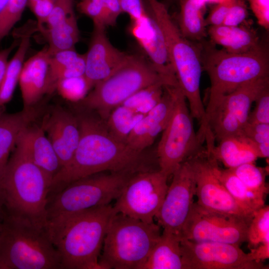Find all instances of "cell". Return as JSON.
I'll return each mask as SVG.
<instances>
[{
    "label": "cell",
    "mask_w": 269,
    "mask_h": 269,
    "mask_svg": "<svg viewBox=\"0 0 269 269\" xmlns=\"http://www.w3.org/2000/svg\"><path fill=\"white\" fill-rule=\"evenodd\" d=\"M77 117L80 132L78 144L70 161L53 178L50 191L105 171L131 174L134 171L142 152L115 138L102 119L88 115Z\"/></svg>",
    "instance_id": "cell-1"
},
{
    "label": "cell",
    "mask_w": 269,
    "mask_h": 269,
    "mask_svg": "<svg viewBox=\"0 0 269 269\" xmlns=\"http://www.w3.org/2000/svg\"><path fill=\"white\" fill-rule=\"evenodd\" d=\"M150 14L163 34L168 56L179 87L193 119L203 124L205 108L200 93L202 57L200 50L181 34L166 6L158 0H147Z\"/></svg>",
    "instance_id": "cell-5"
},
{
    "label": "cell",
    "mask_w": 269,
    "mask_h": 269,
    "mask_svg": "<svg viewBox=\"0 0 269 269\" xmlns=\"http://www.w3.org/2000/svg\"><path fill=\"white\" fill-rule=\"evenodd\" d=\"M75 49L60 51L49 55V72L51 73L72 64L80 56Z\"/></svg>",
    "instance_id": "cell-42"
},
{
    "label": "cell",
    "mask_w": 269,
    "mask_h": 269,
    "mask_svg": "<svg viewBox=\"0 0 269 269\" xmlns=\"http://www.w3.org/2000/svg\"><path fill=\"white\" fill-rule=\"evenodd\" d=\"M99 173L74 181L61 189L48 203L47 220L110 204L119 197L131 174Z\"/></svg>",
    "instance_id": "cell-9"
},
{
    "label": "cell",
    "mask_w": 269,
    "mask_h": 269,
    "mask_svg": "<svg viewBox=\"0 0 269 269\" xmlns=\"http://www.w3.org/2000/svg\"><path fill=\"white\" fill-rule=\"evenodd\" d=\"M248 254L253 261L263 263V261L269 258V242L261 244L251 248V251Z\"/></svg>",
    "instance_id": "cell-49"
},
{
    "label": "cell",
    "mask_w": 269,
    "mask_h": 269,
    "mask_svg": "<svg viewBox=\"0 0 269 269\" xmlns=\"http://www.w3.org/2000/svg\"><path fill=\"white\" fill-rule=\"evenodd\" d=\"M105 28L94 26L88 50L85 53L84 76L92 88L110 76L128 55L112 44Z\"/></svg>",
    "instance_id": "cell-16"
},
{
    "label": "cell",
    "mask_w": 269,
    "mask_h": 269,
    "mask_svg": "<svg viewBox=\"0 0 269 269\" xmlns=\"http://www.w3.org/2000/svg\"><path fill=\"white\" fill-rule=\"evenodd\" d=\"M74 11L73 0H55L53 8L40 30L43 33L65 21Z\"/></svg>",
    "instance_id": "cell-39"
},
{
    "label": "cell",
    "mask_w": 269,
    "mask_h": 269,
    "mask_svg": "<svg viewBox=\"0 0 269 269\" xmlns=\"http://www.w3.org/2000/svg\"><path fill=\"white\" fill-rule=\"evenodd\" d=\"M171 183L155 218L163 231L180 237L194 203L196 183L188 161L182 162L172 174Z\"/></svg>",
    "instance_id": "cell-15"
},
{
    "label": "cell",
    "mask_w": 269,
    "mask_h": 269,
    "mask_svg": "<svg viewBox=\"0 0 269 269\" xmlns=\"http://www.w3.org/2000/svg\"><path fill=\"white\" fill-rule=\"evenodd\" d=\"M144 115L121 105L114 108L104 122L115 138L126 143L129 134Z\"/></svg>",
    "instance_id": "cell-31"
},
{
    "label": "cell",
    "mask_w": 269,
    "mask_h": 269,
    "mask_svg": "<svg viewBox=\"0 0 269 269\" xmlns=\"http://www.w3.org/2000/svg\"><path fill=\"white\" fill-rule=\"evenodd\" d=\"M48 42L49 54L74 49L79 39V31L75 13L55 27L43 33Z\"/></svg>",
    "instance_id": "cell-30"
},
{
    "label": "cell",
    "mask_w": 269,
    "mask_h": 269,
    "mask_svg": "<svg viewBox=\"0 0 269 269\" xmlns=\"http://www.w3.org/2000/svg\"><path fill=\"white\" fill-rule=\"evenodd\" d=\"M122 12L119 0H106L104 10L105 26H114Z\"/></svg>",
    "instance_id": "cell-48"
},
{
    "label": "cell",
    "mask_w": 269,
    "mask_h": 269,
    "mask_svg": "<svg viewBox=\"0 0 269 269\" xmlns=\"http://www.w3.org/2000/svg\"><path fill=\"white\" fill-rule=\"evenodd\" d=\"M26 133L32 160L52 181L62 168L55 149L42 127H29Z\"/></svg>",
    "instance_id": "cell-26"
},
{
    "label": "cell",
    "mask_w": 269,
    "mask_h": 269,
    "mask_svg": "<svg viewBox=\"0 0 269 269\" xmlns=\"http://www.w3.org/2000/svg\"><path fill=\"white\" fill-rule=\"evenodd\" d=\"M173 106L169 86H165L159 103L145 114L129 134L126 143L134 149L142 152L151 145L164 130L170 118Z\"/></svg>",
    "instance_id": "cell-19"
},
{
    "label": "cell",
    "mask_w": 269,
    "mask_h": 269,
    "mask_svg": "<svg viewBox=\"0 0 269 269\" xmlns=\"http://www.w3.org/2000/svg\"><path fill=\"white\" fill-rule=\"evenodd\" d=\"M122 12L128 14L131 21L141 18L147 13L142 0H119Z\"/></svg>",
    "instance_id": "cell-46"
},
{
    "label": "cell",
    "mask_w": 269,
    "mask_h": 269,
    "mask_svg": "<svg viewBox=\"0 0 269 269\" xmlns=\"http://www.w3.org/2000/svg\"><path fill=\"white\" fill-rule=\"evenodd\" d=\"M178 86L176 79L163 76L149 61L137 54L127 56L107 78L96 84L81 102L105 121L111 112L139 90L155 83Z\"/></svg>",
    "instance_id": "cell-7"
},
{
    "label": "cell",
    "mask_w": 269,
    "mask_h": 269,
    "mask_svg": "<svg viewBox=\"0 0 269 269\" xmlns=\"http://www.w3.org/2000/svg\"><path fill=\"white\" fill-rule=\"evenodd\" d=\"M184 269H264L240 246L221 242H196L181 238Z\"/></svg>",
    "instance_id": "cell-14"
},
{
    "label": "cell",
    "mask_w": 269,
    "mask_h": 269,
    "mask_svg": "<svg viewBox=\"0 0 269 269\" xmlns=\"http://www.w3.org/2000/svg\"><path fill=\"white\" fill-rule=\"evenodd\" d=\"M255 107L250 112L247 123L269 124V85L256 98Z\"/></svg>",
    "instance_id": "cell-40"
},
{
    "label": "cell",
    "mask_w": 269,
    "mask_h": 269,
    "mask_svg": "<svg viewBox=\"0 0 269 269\" xmlns=\"http://www.w3.org/2000/svg\"><path fill=\"white\" fill-rule=\"evenodd\" d=\"M30 35L24 34L21 38L18 47L12 58L8 61L5 73L0 87V107L11 99L24 62L26 53L30 46Z\"/></svg>",
    "instance_id": "cell-29"
},
{
    "label": "cell",
    "mask_w": 269,
    "mask_h": 269,
    "mask_svg": "<svg viewBox=\"0 0 269 269\" xmlns=\"http://www.w3.org/2000/svg\"><path fill=\"white\" fill-rule=\"evenodd\" d=\"M142 269H184L180 237L163 231Z\"/></svg>",
    "instance_id": "cell-24"
},
{
    "label": "cell",
    "mask_w": 269,
    "mask_h": 269,
    "mask_svg": "<svg viewBox=\"0 0 269 269\" xmlns=\"http://www.w3.org/2000/svg\"><path fill=\"white\" fill-rule=\"evenodd\" d=\"M258 24L269 29V0H247Z\"/></svg>",
    "instance_id": "cell-45"
},
{
    "label": "cell",
    "mask_w": 269,
    "mask_h": 269,
    "mask_svg": "<svg viewBox=\"0 0 269 269\" xmlns=\"http://www.w3.org/2000/svg\"><path fill=\"white\" fill-rule=\"evenodd\" d=\"M247 241L251 248L269 242V205H264L255 212L248 227Z\"/></svg>",
    "instance_id": "cell-34"
},
{
    "label": "cell",
    "mask_w": 269,
    "mask_h": 269,
    "mask_svg": "<svg viewBox=\"0 0 269 269\" xmlns=\"http://www.w3.org/2000/svg\"><path fill=\"white\" fill-rule=\"evenodd\" d=\"M186 160L195 181L196 203L198 205L206 210L251 221L253 215L243 209L222 184L214 169L216 160L205 149L201 148Z\"/></svg>",
    "instance_id": "cell-12"
},
{
    "label": "cell",
    "mask_w": 269,
    "mask_h": 269,
    "mask_svg": "<svg viewBox=\"0 0 269 269\" xmlns=\"http://www.w3.org/2000/svg\"><path fill=\"white\" fill-rule=\"evenodd\" d=\"M229 169L250 189L266 196L269 193V187L266 182V168L250 162Z\"/></svg>",
    "instance_id": "cell-33"
},
{
    "label": "cell",
    "mask_w": 269,
    "mask_h": 269,
    "mask_svg": "<svg viewBox=\"0 0 269 269\" xmlns=\"http://www.w3.org/2000/svg\"><path fill=\"white\" fill-rule=\"evenodd\" d=\"M179 0V1H180V2L182 0Z\"/></svg>",
    "instance_id": "cell-53"
},
{
    "label": "cell",
    "mask_w": 269,
    "mask_h": 269,
    "mask_svg": "<svg viewBox=\"0 0 269 269\" xmlns=\"http://www.w3.org/2000/svg\"><path fill=\"white\" fill-rule=\"evenodd\" d=\"M173 106L169 122L162 132L156 154L159 170L168 177L204 142L195 132L186 100L178 86H169Z\"/></svg>",
    "instance_id": "cell-10"
},
{
    "label": "cell",
    "mask_w": 269,
    "mask_h": 269,
    "mask_svg": "<svg viewBox=\"0 0 269 269\" xmlns=\"http://www.w3.org/2000/svg\"><path fill=\"white\" fill-rule=\"evenodd\" d=\"M116 213L109 204L47 220L45 228L62 269H101L104 240Z\"/></svg>",
    "instance_id": "cell-2"
},
{
    "label": "cell",
    "mask_w": 269,
    "mask_h": 269,
    "mask_svg": "<svg viewBox=\"0 0 269 269\" xmlns=\"http://www.w3.org/2000/svg\"><path fill=\"white\" fill-rule=\"evenodd\" d=\"M165 86L160 83L148 86L134 94L121 105L138 113L145 115L160 101Z\"/></svg>",
    "instance_id": "cell-32"
},
{
    "label": "cell",
    "mask_w": 269,
    "mask_h": 269,
    "mask_svg": "<svg viewBox=\"0 0 269 269\" xmlns=\"http://www.w3.org/2000/svg\"><path fill=\"white\" fill-rule=\"evenodd\" d=\"M85 70V54L75 62L53 72H49V93L55 90L56 83L59 80L84 75Z\"/></svg>",
    "instance_id": "cell-38"
},
{
    "label": "cell",
    "mask_w": 269,
    "mask_h": 269,
    "mask_svg": "<svg viewBox=\"0 0 269 269\" xmlns=\"http://www.w3.org/2000/svg\"><path fill=\"white\" fill-rule=\"evenodd\" d=\"M160 227L116 213L104 240L100 269H142L161 235Z\"/></svg>",
    "instance_id": "cell-6"
},
{
    "label": "cell",
    "mask_w": 269,
    "mask_h": 269,
    "mask_svg": "<svg viewBox=\"0 0 269 269\" xmlns=\"http://www.w3.org/2000/svg\"></svg>",
    "instance_id": "cell-55"
},
{
    "label": "cell",
    "mask_w": 269,
    "mask_h": 269,
    "mask_svg": "<svg viewBox=\"0 0 269 269\" xmlns=\"http://www.w3.org/2000/svg\"><path fill=\"white\" fill-rule=\"evenodd\" d=\"M27 130L21 135L0 178V192L9 214L45 226L52 181L31 157Z\"/></svg>",
    "instance_id": "cell-3"
},
{
    "label": "cell",
    "mask_w": 269,
    "mask_h": 269,
    "mask_svg": "<svg viewBox=\"0 0 269 269\" xmlns=\"http://www.w3.org/2000/svg\"><path fill=\"white\" fill-rule=\"evenodd\" d=\"M33 107L23 108L18 112L0 113V178L21 135L35 119Z\"/></svg>",
    "instance_id": "cell-22"
},
{
    "label": "cell",
    "mask_w": 269,
    "mask_h": 269,
    "mask_svg": "<svg viewBox=\"0 0 269 269\" xmlns=\"http://www.w3.org/2000/svg\"><path fill=\"white\" fill-rule=\"evenodd\" d=\"M49 59L46 46L24 62L18 82L23 108L33 107L49 93Z\"/></svg>",
    "instance_id": "cell-20"
},
{
    "label": "cell",
    "mask_w": 269,
    "mask_h": 269,
    "mask_svg": "<svg viewBox=\"0 0 269 269\" xmlns=\"http://www.w3.org/2000/svg\"><path fill=\"white\" fill-rule=\"evenodd\" d=\"M17 43L18 42L15 40L9 47L0 51V87L8 61V56L12 50L17 45Z\"/></svg>",
    "instance_id": "cell-50"
},
{
    "label": "cell",
    "mask_w": 269,
    "mask_h": 269,
    "mask_svg": "<svg viewBox=\"0 0 269 269\" xmlns=\"http://www.w3.org/2000/svg\"><path fill=\"white\" fill-rule=\"evenodd\" d=\"M62 269L45 226L9 214L0 232V269Z\"/></svg>",
    "instance_id": "cell-4"
},
{
    "label": "cell",
    "mask_w": 269,
    "mask_h": 269,
    "mask_svg": "<svg viewBox=\"0 0 269 269\" xmlns=\"http://www.w3.org/2000/svg\"><path fill=\"white\" fill-rule=\"evenodd\" d=\"M9 0H0V15L7 6Z\"/></svg>",
    "instance_id": "cell-51"
},
{
    "label": "cell",
    "mask_w": 269,
    "mask_h": 269,
    "mask_svg": "<svg viewBox=\"0 0 269 269\" xmlns=\"http://www.w3.org/2000/svg\"><path fill=\"white\" fill-rule=\"evenodd\" d=\"M206 150L217 161L221 162L226 168H233L241 164L253 162L260 157L255 144L244 135L227 137L215 144L214 138L207 134Z\"/></svg>",
    "instance_id": "cell-21"
},
{
    "label": "cell",
    "mask_w": 269,
    "mask_h": 269,
    "mask_svg": "<svg viewBox=\"0 0 269 269\" xmlns=\"http://www.w3.org/2000/svg\"><path fill=\"white\" fill-rule=\"evenodd\" d=\"M235 0H223L212 8L205 19L207 25L215 26L223 24L226 16Z\"/></svg>",
    "instance_id": "cell-44"
},
{
    "label": "cell",
    "mask_w": 269,
    "mask_h": 269,
    "mask_svg": "<svg viewBox=\"0 0 269 269\" xmlns=\"http://www.w3.org/2000/svg\"><path fill=\"white\" fill-rule=\"evenodd\" d=\"M204 57L202 67L210 81L204 122L223 97L245 83L269 76V54L261 45L241 53L211 49Z\"/></svg>",
    "instance_id": "cell-8"
},
{
    "label": "cell",
    "mask_w": 269,
    "mask_h": 269,
    "mask_svg": "<svg viewBox=\"0 0 269 269\" xmlns=\"http://www.w3.org/2000/svg\"><path fill=\"white\" fill-rule=\"evenodd\" d=\"M215 173L227 191L237 203L246 212L254 215L265 205L266 195L256 192L246 186L229 168H220L216 160Z\"/></svg>",
    "instance_id": "cell-27"
},
{
    "label": "cell",
    "mask_w": 269,
    "mask_h": 269,
    "mask_svg": "<svg viewBox=\"0 0 269 269\" xmlns=\"http://www.w3.org/2000/svg\"><path fill=\"white\" fill-rule=\"evenodd\" d=\"M55 0H40L29 8L35 16L38 27L41 28L51 12Z\"/></svg>",
    "instance_id": "cell-47"
},
{
    "label": "cell",
    "mask_w": 269,
    "mask_h": 269,
    "mask_svg": "<svg viewBox=\"0 0 269 269\" xmlns=\"http://www.w3.org/2000/svg\"><path fill=\"white\" fill-rule=\"evenodd\" d=\"M130 31L157 72L177 80L169 59L163 34L152 15L147 12L138 20L132 21Z\"/></svg>",
    "instance_id": "cell-18"
},
{
    "label": "cell",
    "mask_w": 269,
    "mask_h": 269,
    "mask_svg": "<svg viewBox=\"0 0 269 269\" xmlns=\"http://www.w3.org/2000/svg\"><path fill=\"white\" fill-rule=\"evenodd\" d=\"M247 9L244 0H235L230 7L222 24L237 26L241 24L247 16Z\"/></svg>",
    "instance_id": "cell-43"
},
{
    "label": "cell",
    "mask_w": 269,
    "mask_h": 269,
    "mask_svg": "<svg viewBox=\"0 0 269 269\" xmlns=\"http://www.w3.org/2000/svg\"></svg>",
    "instance_id": "cell-54"
},
{
    "label": "cell",
    "mask_w": 269,
    "mask_h": 269,
    "mask_svg": "<svg viewBox=\"0 0 269 269\" xmlns=\"http://www.w3.org/2000/svg\"><path fill=\"white\" fill-rule=\"evenodd\" d=\"M250 223L238 217L206 210L194 202L180 238L196 242H217L240 246L247 241Z\"/></svg>",
    "instance_id": "cell-13"
},
{
    "label": "cell",
    "mask_w": 269,
    "mask_h": 269,
    "mask_svg": "<svg viewBox=\"0 0 269 269\" xmlns=\"http://www.w3.org/2000/svg\"><path fill=\"white\" fill-rule=\"evenodd\" d=\"M92 88L84 75L59 80L55 85L59 95L72 102H81Z\"/></svg>",
    "instance_id": "cell-35"
},
{
    "label": "cell",
    "mask_w": 269,
    "mask_h": 269,
    "mask_svg": "<svg viewBox=\"0 0 269 269\" xmlns=\"http://www.w3.org/2000/svg\"><path fill=\"white\" fill-rule=\"evenodd\" d=\"M269 85V76L245 83L223 97L214 109L218 107L222 109L236 119L244 128L248 122L252 104Z\"/></svg>",
    "instance_id": "cell-23"
},
{
    "label": "cell",
    "mask_w": 269,
    "mask_h": 269,
    "mask_svg": "<svg viewBox=\"0 0 269 269\" xmlns=\"http://www.w3.org/2000/svg\"><path fill=\"white\" fill-rule=\"evenodd\" d=\"M40 0H28L27 6L29 7L32 5L34 3Z\"/></svg>",
    "instance_id": "cell-52"
},
{
    "label": "cell",
    "mask_w": 269,
    "mask_h": 269,
    "mask_svg": "<svg viewBox=\"0 0 269 269\" xmlns=\"http://www.w3.org/2000/svg\"><path fill=\"white\" fill-rule=\"evenodd\" d=\"M242 135L255 144L260 157H269V124L247 123L243 129Z\"/></svg>",
    "instance_id": "cell-36"
},
{
    "label": "cell",
    "mask_w": 269,
    "mask_h": 269,
    "mask_svg": "<svg viewBox=\"0 0 269 269\" xmlns=\"http://www.w3.org/2000/svg\"><path fill=\"white\" fill-rule=\"evenodd\" d=\"M28 0H9L5 9L0 15V41L8 35L20 19L27 6Z\"/></svg>",
    "instance_id": "cell-37"
},
{
    "label": "cell",
    "mask_w": 269,
    "mask_h": 269,
    "mask_svg": "<svg viewBox=\"0 0 269 269\" xmlns=\"http://www.w3.org/2000/svg\"><path fill=\"white\" fill-rule=\"evenodd\" d=\"M179 16L178 28L188 40H199L206 35L204 11L205 0H182Z\"/></svg>",
    "instance_id": "cell-28"
},
{
    "label": "cell",
    "mask_w": 269,
    "mask_h": 269,
    "mask_svg": "<svg viewBox=\"0 0 269 269\" xmlns=\"http://www.w3.org/2000/svg\"><path fill=\"white\" fill-rule=\"evenodd\" d=\"M168 176L159 169L131 175L113 206L117 213L152 223L165 196Z\"/></svg>",
    "instance_id": "cell-11"
},
{
    "label": "cell",
    "mask_w": 269,
    "mask_h": 269,
    "mask_svg": "<svg viewBox=\"0 0 269 269\" xmlns=\"http://www.w3.org/2000/svg\"><path fill=\"white\" fill-rule=\"evenodd\" d=\"M106 0H84L77 5L79 10L92 20L94 26L106 27L104 10Z\"/></svg>",
    "instance_id": "cell-41"
},
{
    "label": "cell",
    "mask_w": 269,
    "mask_h": 269,
    "mask_svg": "<svg viewBox=\"0 0 269 269\" xmlns=\"http://www.w3.org/2000/svg\"><path fill=\"white\" fill-rule=\"evenodd\" d=\"M208 32L214 43L231 53H244L261 45L256 34L243 26H210Z\"/></svg>",
    "instance_id": "cell-25"
},
{
    "label": "cell",
    "mask_w": 269,
    "mask_h": 269,
    "mask_svg": "<svg viewBox=\"0 0 269 269\" xmlns=\"http://www.w3.org/2000/svg\"><path fill=\"white\" fill-rule=\"evenodd\" d=\"M41 127L55 149L62 167L66 165L71 160L80 139L77 117L57 106L47 116Z\"/></svg>",
    "instance_id": "cell-17"
}]
</instances>
